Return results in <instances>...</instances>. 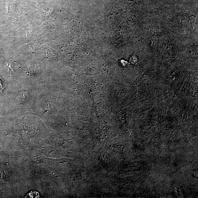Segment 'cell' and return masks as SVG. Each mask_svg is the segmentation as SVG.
<instances>
[{
	"label": "cell",
	"mask_w": 198,
	"mask_h": 198,
	"mask_svg": "<svg viewBox=\"0 0 198 198\" xmlns=\"http://www.w3.org/2000/svg\"><path fill=\"white\" fill-rule=\"evenodd\" d=\"M4 89L3 86V84L2 83V81H1V79L0 77V92H1Z\"/></svg>",
	"instance_id": "obj_3"
},
{
	"label": "cell",
	"mask_w": 198,
	"mask_h": 198,
	"mask_svg": "<svg viewBox=\"0 0 198 198\" xmlns=\"http://www.w3.org/2000/svg\"><path fill=\"white\" fill-rule=\"evenodd\" d=\"M25 198H39V193L35 191H32L28 193Z\"/></svg>",
	"instance_id": "obj_2"
},
{
	"label": "cell",
	"mask_w": 198,
	"mask_h": 198,
	"mask_svg": "<svg viewBox=\"0 0 198 198\" xmlns=\"http://www.w3.org/2000/svg\"><path fill=\"white\" fill-rule=\"evenodd\" d=\"M10 167L7 164H3L0 167V178H5L10 172Z\"/></svg>",
	"instance_id": "obj_1"
}]
</instances>
